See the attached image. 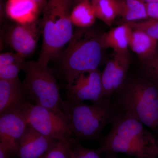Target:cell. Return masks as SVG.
<instances>
[{
    "mask_svg": "<svg viewBox=\"0 0 158 158\" xmlns=\"http://www.w3.org/2000/svg\"><path fill=\"white\" fill-rule=\"evenodd\" d=\"M111 128L96 150L107 155L121 153L134 158H158V138L135 118L116 113Z\"/></svg>",
    "mask_w": 158,
    "mask_h": 158,
    "instance_id": "cell-1",
    "label": "cell"
},
{
    "mask_svg": "<svg viewBox=\"0 0 158 158\" xmlns=\"http://www.w3.org/2000/svg\"><path fill=\"white\" fill-rule=\"evenodd\" d=\"M115 112L136 119L158 138V87L140 76L127 77L111 98Z\"/></svg>",
    "mask_w": 158,
    "mask_h": 158,
    "instance_id": "cell-2",
    "label": "cell"
},
{
    "mask_svg": "<svg viewBox=\"0 0 158 158\" xmlns=\"http://www.w3.org/2000/svg\"><path fill=\"white\" fill-rule=\"evenodd\" d=\"M102 34L88 28H78L66 48L61 53L60 72L69 87L80 74L98 69L103 48Z\"/></svg>",
    "mask_w": 158,
    "mask_h": 158,
    "instance_id": "cell-3",
    "label": "cell"
},
{
    "mask_svg": "<svg viewBox=\"0 0 158 158\" xmlns=\"http://www.w3.org/2000/svg\"><path fill=\"white\" fill-rule=\"evenodd\" d=\"M72 7L71 0H48L43 10L42 48L37 61L40 67L48 66L71 39L74 32Z\"/></svg>",
    "mask_w": 158,
    "mask_h": 158,
    "instance_id": "cell-4",
    "label": "cell"
},
{
    "mask_svg": "<svg viewBox=\"0 0 158 158\" xmlns=\"http://www.w3.org/2000/svg\"><path fill=\"white\" fill-rule=\"evenodd\" d=\"M61 108L73 135L83 140L99 138L115 114L111 100H109L89 105L65 99L62 100Z\"/></svg>",
    "mask_w": 158,
    "mask_h": 158,
    "instance_id": "cell-5",
    "label": "cell"
},
{
    "mask_svg": "<svg viewBox=\"0 0 158 158\" xmlns=\"http://www.w3.org/2000/svg\"><path fill=\"white\" fill-rule=\"evenodd\" d=\"M22 82L30 102L41 106L65 118L62 112L59 87L53 71L48 66L41 67L37 62H25Z\"/></svg>",
    "mask_w": 158,
    "mask_h": 158,
    "instance_id": "cell-6",
    "label": "cell"
},
{
    "mask_svg": "<svg viewBox=\"0 0 158 158\" xmlns=\"http://www.w3.org/2000/svg\"><path fill=\"white\" fill-rule=\"evenodd\" d=\"M21 111L27 124L48 138L61 141L73 136L66 118L47 108L28 102Z\"/></svg>",
    "mask_w": 158,
    "mask_h": 158,
    "instance_id": "cell-7",
    "label": "cell"
},
{
    "mask_svg": "<svg viewBox=\"0 0 158 158\" xmlns=\"http://www.w3.org/2000/svg\"><path fill=\"white\" fill-rule=\"evenodd\" d=\"M66 100L76 102L88 100L92 103H100L107 100L104 94L102 73L97 69L80 74L66 87Z\"/></svg>",
    "mask_w": 158,
    "mask_h": 158,
    "instance_id": "cell-8",
    "label": "cell"
},
{
    "mask_svg": "<svg viewBox=\"0 0 158 158\" xmlns=\"http://www.w3.org/2000/svg\"><path fill=\"white\" fill-rule=\"evenodd\" d=\"M40 34H42L41 19L31 23H15L11 26L5 34L8 44L23 57L30 56L36 48Z\"/></svg>",
    "mask_w": 158,
    "mask_h": 158,
    "instance_id": "cell-9",
    "label": "cell"
},
{
    "mask_svg": "<svg viewBox=\"0 0 158 158\" xmlns=\"http://www.w3.org/2000/svg\"><path fill=\"white\" fill-rule=\"evenodd\" d=\"M131 60L129 52H113L111 59L102 72V80L105 98L111 100L114 94L124 85L127 78Z\"/></svg>",
    "mask_w": 158,
    "mask_h": 158,
    "instance_id": "cell-10",
    "label": "cell"
},
{
    "mask_svg": "<svg viewBox=\"0 0 158 158\" xmlns=\"http://www.w3.org/2000/svg\"><path fill=\"white\" fill-rule=\"evenodd\" d=\"M27 125L21 110L0 115V145L10 154H18L19 142Z\"/></svg>",
    "mask_w": 158,
    "mask_h": 158,
    "instance_id": "cell-11",
    "label": "cell"
},
{
    "mask_svg": "<svg viewBox=\"0 0 158 158\" xmlns=\"http://www.w3.org/2000/svg\"><path fill=\"white\" fill-rule=\"evenodd\" d=\"M29 102L19 78L14 80H0V115L18 111Z\"/></svg>",
    "mask_w": 158,
    "mask_h": 158,
    "instance_id": "cell-12",
    "label": "cell"
},
{
    "mask_svg": "<svg viewBox=\"0 0 158 158\" xmlns=\"http://www.w3.org/2000/svg\"><path fill=\"white\" fill-rule=\"evenodd\" d=\"M57 141L43 135L27 124L19 142L18 158H41Z\"/></svg>",
    "mask_w": 158,
    "mask_h": 158,
    "instance_id": "cell-13",
    "label": "cell"
},
{
    "mask_svg": "<svg viewBox=\"0 0 158 158\" xmlns=\"http://www.w3.org/2000/svg\"><path fill=\"white\" fill-rule=\"evenodd\" d=\"M41 11L33 0H8L6 4V14L16 23H31L38 19Z\"/></svg>",
    "mask_w": 158,
    "mask_h": 158,
    "instance_id": "cell-14",
    "label": "cell"
},
{
    "mask_svg": "<svg viewBox=\"0 0 158 158\" xmlns=\"http://www.w3.org/2000/svg\"><path fill=\"white\" fill-rule=\"evenodd\" d=\"M132 30V28L129 23H126L102 34L101 42L103 48H111L113 52L117 53L128 52Z\"/></svg>",
    "mask_w": 158,
    "mask_h": 158,
    "instance_id": "cell-15",
    "label": "cell"
},
{
    "mask_svg": "<svg viewBox=\"0 0 158 158\" xmlns=\"http://www.w3.org/2000/svg\"><path fill=\"white\" fill-rule=\"evenodd\" d=\"M158 42L143 31L133 29L129 41V48L138 56L140 62L147 59L156 51Z\"/></svg>",
    "mask_w": 158,
    "mask_h": 158,
    "instance_id": "cell-16",
    "label": "cell"
},
{
    "mask_svg": "<svg viewBox=\"0 0 158 158\" xmlns=\"http://www.w3.org/2000/svg\"><path fill=\"white\" fill-rule=\"evenodd\" d=\"M123 24L148 19L146 3L141 0H116Z\"/></svg>",
    "mask_w": 158,
    "mask_h": 158,
    "instance_id": "cell-17",
    "label": "cell"
},
{
    "mask_svg": "<svg viewBox=\"0 0 158 158\" xmlns=\"http://www.w3.org/2000/svg\"><path fill=\"white\" fill-rule=\"evenodd\" d=\"M24 57L15 53H5L0 55V80L18 78L19 74L26 62Z\"/></svg>",
    "mask_w": 158,
    "mask_h": 158,
    "instance_id": "cell-18",
    "label": "cell"
},
{
    "mask_svg": "<svg viewBox=\"0 0 158 158\" xmlns=\"http://www.w3.org/2000/svg\"><path fill=\"white\" fill-rule=\"evenodd\" d=\"M73 24L79 28L90 27L95 21L96 16L91 2L85 0L74 6L71 11Z\"/></svg>",
    "mask_w": 158,
    "mask_h": 158,
    "instance_id": "cell-19",
    "label": "cell"
},
{
    "mask_svg": "<svg viewBox=\"0 0 158 158\" xmlns=\"http://www.w3.org/2000/svg\"><path fill=\"white\" fill-rule=\"evenodd\" d=\"M96 18L111 26L119 15L116 0H96L91 2Z\"/></svg>",
    "mask_w": 158,
    "mask_h": 158,
    "instance_id": "cell-20",
    "label": "cell"
},
{
    "mask_svg": "<svg viewBox=\"0 0 158 158\" xmlns=\"http://www.w3.org/2000/svg\"><path fill=\"white\" fill-rule=\"evenodd\" d=\"M139 76L147 79L158 87V45L151 56L141 62Z\"/></svg>",
    "mask_w": 158,
    "mask_h": 158,
    "instance_id": "cell-21",
    "label": "cell"
},
{
    "mask_svg": "<svg viewBox=\"0 0 158 158\" xmlns=\"http://www.w3.org/2000/svg\"><path fill=\"white\" fill-rule=\"evenodd\" d=\"M74 141L72 138L57 141L41 158H68Z\"/></svg>",
    "mask_w": 158,
    "mask_h": 158,
    "instance_id": "cell-22",
    "label": "cell"
},
{
    "mask_svg": "<svg viewBox=\"0 0 158 158\" xmlns=\"http://www.w3.org/2000/svg\"><path fill=\"white\" fill-rule=\"evenodd\" d=\"M133 29L143 31L158 43V20L148 19L141 21L128 23Z\"/></svg>",
    "mask_w": 158,
    "mask_h": 158,
    "instance_id": "cell-23",
    "label": "cell"
},
{
    "mask_svg": "<svg viewBox=\"0 0 158 158\" xmlns=\"http://www.w3.org/2000/svg\"><path fill=\"white\" fill-rule=\"evenodd\" d=\"M72 148L84 158H102L101 154L96 150H94L84 147L81 144L76 143L75 140L74 142Z\"/></svg>",
    "mask_w": 158,
    "mask_h": 158,
    "instance_id": "cell-24",
    "label": "cell"
},
{
    "mask_svg": "<svg viewBox=\"0 0 158 158\" xmlns=\"http://www.w3.org/2000/svg\"><path fill=\"white\" fill-rule=\"evenodd\" d=\"M148 19L158 20V2L146 4Z\"/></svg>",
    "mask_w": 158,
    "mask_h": 158,
    "instance_id": "cell-25",
    "label": "cell"
},
{
    "mask_svg": "<svg viewBox=\"0 0 158 158\" xmlns=\"http://www.w3.org/2000/svg\"><path fill=\"white\" fill-rule=\"evenodd\" d=\"M10 153L3 146L0 145V158H8Z\"/></svg>",
    "mask_w": 158,
    "mask_h": 158,
    "instance_id": "cell-26",
    "label": "cell"
},
{
    "mask_svg": "<svg viewBox=\"0 0 158 158\" xmlns=\"http://www.w3.org/2000/svg\"><path fill=\"white\" fill-rule=\"evenodd\" d=\"M33 1L37 3L38 6H39L41 11H42L48 0H33Z\"/></svg>",
    "mask_w": 158,
    "mask_h": 158,
    "instance_id": "cell-27",
    "label": "cell"
},
{
    "mask_svg": "<svg viewBox=\"0 0 158 158\" xmlns=\"http://www.w3.org/2000/svg\"><path fill=\"white\" fill-rule=\"evenodd\" d=\"M85 1V0H71V2L72 6H74L77 4L78 3H80V2H82V1ZM87 1H90V2H92L94 1H96V0H87Z\"/></svg>",
    "mask_w": 158,
    "mask_h": 158,
    "instance_id": "cell-28",
    "label": "cell"
},
{
    "mask_svg": "<svg viewBox=\"0 0 158 158\" xmlns=\"http://www.w3.org/2000/svg\"><path fill=\"white\" fill-rule=\"evenodd\" d=\"M72 152L73 157V158H84L81 156L80 155L79 153L73 150V148L72 150Z\"/></svg>",
    "mask_w": 158,
    "mask_h": 158,
    "instance_id": "cell-29",
    "label": "cell"
},
{
    "mask_svg": "<svg viewBox=\"0 0 158 158\" xmlns=\"http://www.w3.org/2000/svg\"><path fill=\"white\" fill-rule=\"evenodd\" d=\"M145 3H149L152 2H158V0H141Z\"/></svg>",
    "mask_w": 158,
    "mask_h": 158,
    "instance_id": "cell-30",
    "label": "cell"
},
{
    "mask_svg": "<svg viewBox=\"0 0 158 158\" xmlns=\"http://www.w3.org/2000/svg\"><path fill=\"white\" fill-rule=\"evenodd\" d=\"M107 156L106 158H118L116 157L115 156H113V155H107Z\"/></svg>",
    "mask_w": 158,
    "mask_h": 158,
    "instance_id": "cell-31",
    "label": "cell"
},
{
    "mask_svg": "<svg viewBox=\"0 0 158 158\" xmlns=\"http://www.w3.org/2000/svg\"><path fill=\"white\" fill-rule=\"evenodd\" d=\"M68 158H73V157L72 152V151L71 152L70 155H69V156Z\"/></svg>",
    "mask_w": 158,
    "mask_h": 158,
    "instance_id": "cell-32",
    "label": "cell"
}]
</instances>
